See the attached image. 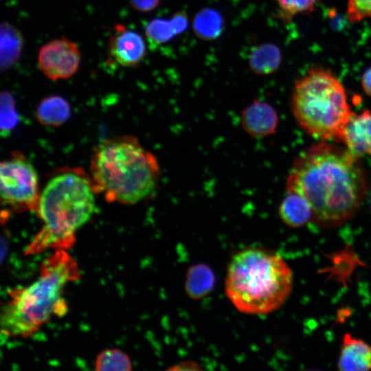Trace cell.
<instances>
[{
  "label": "cell",
  "mask_w": 371,
  "mask_h": 371,
  "mask_svg": "<svg viewBox=\"0 0 371 371\" xmlns=\"http://www.w3.org/2000/svg\"><path fill=\"white\" fill-rule=\"evenodd\" d=\"M370 208H371V193H370Z\"/></svg>",
  "instance_id": "obj_27"
},
{
  "label": "cell",
  "mask_w": 371,
  "mask_h": 371,
  "mask_svg": "<svg viewBox=\"0 0 371 371\" xmlns=\"http://www.w3.org/2000/svg\"><path fill=\"white\" fill-rule=\"evenodd\" d=\"M145 34L150 42L158 45L170 41L177 35L170 20L164 19H154L149 21Z\"/></svg>",
  "instance_id": "obj_20"
},
{
  "label": "cell",
  "mask_w": 371,
  "mask_h": 371,
  "mask_svg": "<svg viewBox=\"0 0 371 371\" xmlns=\"http://www.w3.org/2000/svg\"><path fill=\"white\" fill-rule=\"evenodd\" d=\"M291 107L300 127L320 141L341 143L352 112L341 81L328 69L315 67L295 80Z\"/></svg>",
  "instance_id": "obj_6"
},
{
  "label": "cell",
  "mask_w": 371,
  "mask_h": 371,
  "mask_svg": "<svg viewBox=\"0 0 371 371\" xmlns=\"http://www.w3.org/2000/svg\"><path fill=\"white\" fill-rule=\"evenodd\" d=\"M172 25L177 35L186 31L188 24L187 14L184 11H179L170 19Z\"/></svg>",
  "instance_id": "obj_24"
},
{
  "label": "cell",
  "mask_w": 371,
  "mask_h": 371,
  "mask_svg": "<svg viewBox=\"0 0 371 371\" xmlns=\"http://www.w3.org/2000/svg\"><path fill=\"white\" fill-rule=\"evenodd\" d=\"M129 3L137 11L148 12L155 10L160 0H128Z\"/></svg>",
  "instance_id": "obj_25"
},
{
  "label": "cell",
  "mask_w": 371,
  "mask_h": 371,
  "mask_svg": "<svg viewBox=\"0 0 371 371\" xmlns=\"http://www.w3.org/2000/svg\"><path fill=\"white\" fill-rule=\"evenodd\" d=\"M78 278L76 262L65 250H56L44 260L36 281L8 293L10 300L1 311V333L26 337L36 332L52 315H65L63 289Z\"/></svg>",
  "instance_id": "obj_5"
},
{
  "label": "cell",
  "mask_w": 371,
  "mask_h": 371,
  "mask_svg": "<svg viewBox=\"0 0 371 371\" xmlns=\"http://www.w3.org/2000/svg\"><path fill=\"white\" fill-rule=\"evenodd\" d=\"M108 54L120 66L135 67L145 57L146 44L139 34L117 24L108 43Z\"/></svg>",
  "instance_id": "obj_9"
},
{
  "label": "cell",
  "mask_w": 371,
  "mask_h": 371,
  "mask_svg": "<svg viewBox=\"0 0 371 371\" xmlns=\"http://www.w3.org/2000/svg\"><path fill=\"white\" fill-rule=\"evenodd\" d=\"M0 63L1 70L10 69L19 58L23 44L19 30L8 23L1 25Z\"/></svg>",
  "instance_id": "obj_17"
},
{
  "label": "cell",
  "mask_w": 371,
  "mask_h": 371,
  "mask_svg": "<svg viewBox=\"0 0 371 371\" xmlns=\"http://www.w3.org/2000/svg\"><path fill=\"white\" fill-rule=\"evenodd\" d=\"M71 114L68 102L61 96L51 95L38 104L36 116L38 122L46 126H58L64 124Z\"/></svg>",
  "instance_id": "obj_15"
},
{
  "label": "cell",
  "mask_w": 371,
  "mask_h": 371,
  "mask_svg": "<svg viewBox=\"0 0 371 371\" xmlns=\"http://www.w3.org/2000/svg\"><path fill=\"white\" fill-rule=\"evenodd\" d=\"M361 83L365 93L371 97V67L363 73Z\"/></svg>",
  "instance_id": "obj_26"
},
{
  "label": "cell",
  "mask_w": 371,
  "mask_h": 371,
  "mask_svg": "<svg viewBox=\"0 0 371 371\" xmlns=\"http://www.w3.org/2000/svg\"><path fill=\"white\" fill-rule=\"evenodd\" d=\"M0 192L3 205L15 212H36L39 201L38 179L33 165L19 152L0 164Z\"/></svg>",
  "instance_id": "obj_7"
},
{
  "label": "cell",
  "mask_w": 371,
  "mask_h": 371,
  "mask_svg": "<svg viewBox=\"0 0 371 371\" xmlns=\"http://www.w3.org/2000/svg\"><path fill=\"white\" fill-rule=\"evenodd\" d=\"M95 370L128 371L131 370V362L128 355L121 350L108 349L98 355Z\"/></svg>",
  "instance_id": "obj_19"
},
{
  "label": "cell",
  "mask_w": 371,
  "mask_h": 371,
  "mask_svg": "<svg viewBox=\"0 0 371 371\" xmlns=\"http://www.w3.org/2000/svg\"><path fill=\"white\" fill-rule=\"evenodd\" d=\"M282 60L279 47L269 43L260 44L250 52L248 65L251 71L256 75H269L276 71Z\"/></svg>",
  "instance_id": "obj_14"
},
{
  "label": "cell",
  "mask_w": 371,
  "mask_h": 371,
  "mask_svg": "<svg viewBox=\"0 0 371 371\" xmlns=\"http://www.w3.org/2000/svg\"><path fill=\"white\" fill-rule=\"evenodd\" d=\"M95 193L91 177L82 169L67 168L56 172L40 194L36 212L43 225L25 254L69 249L77 229L93 214Z\"/></svg>",
  "instance_id": "obj_2"
},
{
  "label": "cell",
  "mask_w": 371,
  "mask_h": 371,
  "mask_svg": "<svg viewBox=\"0 0 371 371\" xmlns=\"http://www.w3.org/2000/svg\"><path fill=\"white\" fill-rule=\"evenodd\" d=\"M90 172L96 193L102 194L109 203L125 205L152 194L160 174L156 157L131 135L100 143L91 156Z\"/></svg>",
  "instance_id": "obj_3"
},
{
  "label": "cell",
  "mask_w": 371,
  "mask_h": 371,
  "mask_svg": "<svg viewBox=\"0 0 371 371\" xmlns=\"http://www.w3.org/2000/svg\"><path fill=\"white\" fill-rule=\"evenodd\" d=\"M81 55L76 43L63 36L44 44L39 49L38 65L49 80L67 79L78 69Z\"/></svg>",
  "instance_id": "obj_8"
},
{
  "label": "cell",
  "mask_w": 371,
  "mask_h": 371,
  "mask_svg": "<svg viewBox=\"0 0 371 371\" xmlns=\"http://www.w3.org/2000/svg\"><path fill=\"white\" fill-rule=\"evenodd\" d=\"M18 113L14 107V100L11 94L3 91L1 94V134L7 137L16 126Z\"/></svg>",
  "instance_id": "obj_21"
},
{
  "label": "cell",
  "mask_w": 371,
  "mask_h": 371,
  "mask_svg": "<svg viewBox=\"0 0 371 371\" xmlns=\"http://www.w3.org/2000/svg\"><path fill=\"white\" fill-rule=\"evenodd\" d=\"M359 158L346 146L328 141L310 146L295 158L286 190L306 199L317 225L339 227L358 211L368 190Z\"/></svg>",
  "instance_id": "obj_1"
},
{
  "label": "cell",
  "mask_w": 371,
  "mask_h": 371,
  "mask_svg": "<svg viewBox=\"0 0 371 371\" xmlns=\"http://www.w3.org/2000/svg\"><path fill=\"white\" fill-rule=\"evenodd\" d=\"M293 280L292 271L280 255L264 249L247 248L231 258L225 293L238 311L266 315L284 304L291 292Z\"/></svg>",
  "instance_id": "obj_4"
},
{
  "label": "cell",
  "mask_w": 371,
  "mask_h": 371,
  "mask_svg": "<svg viewBox=\"0 0 371 371\" xmlns=\"http://www.w3.org/2000/svg\"><path fill=\"white\" fill-rule=\"evenodd\" d=\"M243 128L251 136L262 137L273 134L278 124L276 110L269 103L254 100L242 112Z\"/></svg>",
  "instance_id": "obj_10"
},
{
  "label": "cell",
  "mask_w": 371,
  "mask_h": 371,
  "mask_svg": "<svg viewBox=\"0 0 371 371\" xmlns=\"http://www.w3.org/2000/svg\"><path fill=\"white\" fill-rule=\"evenodd\" d=\"M280 10V16L285 21L297 14H307L313 12L317 0H276Z\"/></svg>",
  "instance_id": "obj_22"
},
{
  "label": "cell",
  "mask_w": 371,
  "mask_h": 371,
  "mask_svg": "<svg viewBox=\"0 0 371 371\" xmlns=\"http://www.w3.org/2000/svg\"><path fill=\"white\" fill-rule=\"evenodd\" d=\"M225 21L223 15L216 9L204 8L194 16L192 29L194 34L203 41H213L223 33Z\"/></svg>",
  "instance_id": "obj_16"
},
{
  "label": "cell",
  "mask_w": 371,
  "mask_h": 371,
  "mask_svg": "<svg viewBox=\"0 0 371 371\" xmlns=\"http://www.w3.org/2000/svg\"><path fill=\"white\" fill-rule=\"evenodd\" d=\"M278 214L281 221L293 228L302 227L313 218L310 203L302 195L291 190H287L282 200Z\"/></svg>",
  "instance_id": "obj_13"
},
{
  "label": "cell",
  "mask_w": 371,
  "mask_h": 371,
  "mask_svg": "<svg viewBox=\"0 0 371 371\" xmlns=\"http://www.w3.org/2000/svg\"><path fill=\"white\" fill-rule=\"evenodd\" d=\"M337 368L341 371L371 370V346L349 333L344 335Z\"/></svg>",
  "instance_id": "obj_12"
},
{
  "label": "cell",
  "mask_w": 371,
  "mask_h": 371,
  "mask_svg": "<svg viewBox=\"0 0 371 371\" xmlns=\"http://www.w3.org/2000/svg\"><path fill=\"white\" fill-rule=\"evenodd\" d=\"M341 143L358 157L371 155V112L352 113L347 123Z\"/></svg>",
  "instance_id": "obj_11"
},
{
  "label": "cell",
  "mask_w": 371,
  "mask_h": 371,
  "mask_svg": "<svg viewBox=\"0 0 371 371\" xmlns=\"http://www.w3.org/2000/svg\"><path fill=\"white\" fill-rule=\"evenodd\" d=\"M346 14L352 23L371 19V0H347Z\"/></svg>",
  "instance_id": "obj_23"
},
{
  "label": "cell",
  "mask_w": 371,
  "mask_h": 371,
  "mask_svg": "<svg viewBox=\"0 0 371 371\" xmlns=\"http://www.w3.org/2000/svg\"><path fill=\"white\" fill-rule=\"evenodd\" d=\"M214 284V276L206 265L199 264L190 267L186 276V290L194 299H199L208 294Z\"/></svg>",
  "instance_id": "obj_18"
}]
</instances>
